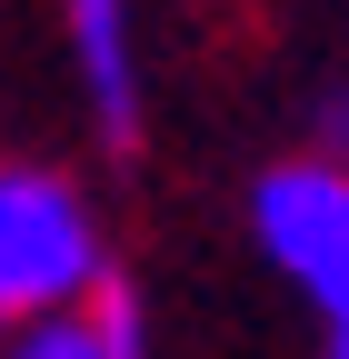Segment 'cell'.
<instances>
[{
  "mask_svg": "<svg viewBox=\"0 0 349 359\" xmlns=\"http://www.w3.org/2000/svg\"><path fill=\"white\" fill-rule=\"evenodd\" d=\"M329 359H349V349H329Z\"/></svg>",
  "mask_w": 349,
  "mask_h": 359,
  "instance_id": "obj_5",
  "label": "cell"
},
{
  "mask_svg": "<svg viewBox=\"0 0 349 359\" xmlns=\"http://www.w3.org/2000/svg\"><path fill=\"white\" fill-rule=\"evenodd\" d=\"M249 240L280 290L349 349V150H289L249 180Z\"/></svg>",
  "mask_w": 349,
  "mask_h": 359,
  "instance_id": "obj_2",
  "label": "cell"
},
{
  "mask_svg": "<svg viewBox=\"0 0 349 359\" xmlns=\"http://www.w3.org/2000/svg\"><path fill=\"white\" fill-rule=\"evenodd\" d=\"M110 280V230L60 160H0V330Z\"/></svg>",
  "mask_w": 349,
  "mask_h": 359,
  "instance_id": "obj_1",
  "label": "cell"
},
{
  "mask_svg": "<svg viewBox=\"0 0 349 359\" xmlns=\"http://www.w3.org/2000/svg\"><path fill=\"white\" fill-rule=\"evenodd\" d=\"M0 359H150V320H140V299H130L120 269H110L90 299L40 309V320L0 330Z\"/></svg>",
  "mask_w": 349,
  "mask_h": 359,
  "instance_id": "obj_4",
  "label": "cell"
},
{
  "mask_svg": "<svg viewBox=\"0 0 349 359\" xmlns=\"http://www.w3.org/2000/svg\"><path fill=\"white\" fill-rule=\"evenodd\" d=\"M50 11H60V40H70V70H80L100 140L130 150L140 140V0H50Z\"/></svg>",
  "mask_w": 349,
  "mask_h": 359,
  "instance_id": "obj_3",
  "label": "cell"
}]
</instances>
